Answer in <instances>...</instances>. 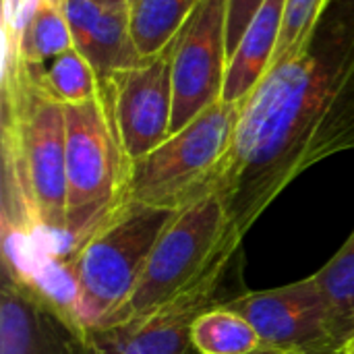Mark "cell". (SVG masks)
<instances>
[{"instance_id":"6da1fadb","label":"cell","mask_w":354,"mask_h":354,"mask_svg":"<svg viewBox=\"0 0 354 354\" xmlns=\"http://www.w3.org/2000/svg\"><path fill=\"white\" fill-rule=\"evenodd\" d=\"M346 71L307 50L270 66L245 100L212 185L239 236L303 170L354 147V108L342 97Z\"/></svg>"},{"instance_id":"7a4b0ae2","label":"cell","mask_w":354,"mask_h":354,"mask_svg":"<svg viewBox=\"0 0 354 354\" xmlns=\"http://www.w3.org/2000/svg\"><path fill=\"white\" fill-rule=\"evenodd\" d=\"M2 228L15 255L54 247L66 263V114L39 91L12 50L2 48ZM66 278V276H64ZM68 284V282H66Z\"/></svg>"},{"instance_id":"3957f363","label":"cell","mask_w":354,"mask_h":354,"mask_svg":"<svg viewBox=\"0 0 354 354\" xmlns=\"http://www.w3.org/2000/svg\"><path fill=\"white\" fill-rule=\"evenodd\" d=\"M178 212L124 201L66 261L68 313L81 328H97L135 292L149 255Z\"/></svg>"},{"instance_id":"277c9868","label":"cell","mask_w":354,"mask_h":354,"mask_svg":"<svg viewBox=\"0 0 354 354\" xmlns=\"http://www.w3.org/2000/svg\"><path fill=\"white\" fill-rule=\"evenodd\" d=\"M66 114V261L124 203L129 160L102 93L64 106ZM66 266V263H64ZM66 276V274H64Z\"/></svg>"},{"instance_id":"5b68a950","label":"cell","mask_w":354,"mask_h":354,"mask_svg":"<svg viewBox=\"0 0 354 354\" xmlns=\"http://www.w3.org/2000/svg\"><path fill=\"white\" fill-rule=\"evenodd\" d=\"M243 104L214 102L160 147L131 162L124 201L180 212L212 193Z\"/></svg>"},{"instance_id":"8992f818","label":"cell","mask_w":354,"mask_h":354,"mask_svg":"<svg viewBox=\"0 0 354 354\" xmlns=\"http://www.w3.org/2000/svg\"><path fill=\"white\" fill-rule=\"evenodd\" d=\"M226 207L216 193L180 209L158 239L129 303L102 326L124 324L158 311L195 286L228 251L239 249ZM100 328V326H97Z\"/></svg>"},{"instance_id":"52a82bcc","label":"cell","mask_w":354,"mask_h":354,"mask_svg":"<svg viewBox=\"0 0 354 354\" xmlns=\"http://www.w3.org/2000/svg\"><path fill=\"white\" fill-rule=\"evenodd\" d=\"M226 17L228 0H199L168 44L174 95L170 133L222 100L228 68Z\"/></svg>"},{"instance_id":"ba28073f","label":"cell","mask_w":354,"mask_h":354,"mask_svg":"<svg viewBox=\"0 0 354 354\" xmlns=\"http://www.w3.org/2000/svg\"><path fill=\"white\" fill-rule=\"evenodd\" d=\"M100 93L129 164L147 156L172 135L170 48L118 71L100 83Z\"/></svg>"},{"instance_id":"9c48e42d","label":"cell","mask_w":354,"mask_h":354,"mask_svg":"<svg viewBox=\"0 0 354 354\" xmlns=\"http://www.w3.org/2000/svg\"><path fill=\"white\" fill-rule=\"evenodd\" d=\"M239 249L228 251L195 286L158 311L114 326L81 330L85 354H189L195 319L216 307L222 280Z\"/></svg>"},{"instance_id":"30bf717a","label":"cell","mask_w":354,"mask_h":354,"mask_svg":"<svg viewBox=\"0 0 354 354\" xmlns=\"http://www.w3.org/2000/svg\"><path fill=\"white\" fill-rule=\"evenodd\" d=\"M257 332L261 346L292 354H342L336 344L324 295L315 278L274 288L249 292L228 303Z\"/></svg>"},{"instance_id":"8fae6325","label":"cell","mask_w":354,"mask_h":354,"mask_svg":"<svg viewBox=\"0 0 354 354\" xmlns=\"http://www.w3.org/2000/svg\"><path fill=\"white\" fill-rule=\"evenodd\" d=\"M0 354H85L81 328L44 290L8 280L0 299Z\"/></svg>"},{"instance_id":"7c38bea8","label":"cell","mask_w":354,"mask_h":354,"mask_svg":"<svg viewBox=\"0 0 354 354\" xmlns=\"http://www.w3.org/2000/svg\"><path fill=\"white\" fill-rule=\"evenodd\" d=\"M75 48L89 60L97 81L141 60L129 21V0H60Z\"/></svg>"},{"instance_id":"4fadbf2b","label":"cell","mask_w":354,"mask_h":354,"mask_svg":"<svg viewBox=\"0 0 354 354\" xmlns=\"http://www.w3.org/2000/svg\"><path fill=\"white\" fill-rule=\"evenodd\" d=\"M286 0H266L228 58L222 100L245 104L272 66L278 50Z\"/></svg>"},{"instance_id":"5bb4252c","label":"cell","mask_w":354,"mask_h":354,"mask_svg":"<svg viewBox=\"0 0 354 354\" xmlns=\"http://www.w3.org/2000/svg\"><path fill=\"white\" fill-rule=\"evenodd\" d=\"M2 46L12 50L25 64H44L68 48H75L62 2L39 0L37 8L17 33L2 31Z\"/></svg>"},{"instance_id":"9a60e30c","label":"cell","mask_w":354,"mask_h":354,"mask_svg":"<svg viewBox=\"0 0 354 354\" xmlns=\"http://www.w3.org/2000/svg\"><path fill=\"white\" fill-rule=\"evenodd\" d=\"M25 68L33 85L62 106L83 104L100 93L97 75L77 48H68L44 64H25Z\"/></svg>"},{"instance_id":"2e32d148","label":"cell","mask_w":354,"mask_h":354,"mask_svg":"<svg viewBox=\"0 0 354 354\" xmlns=\"http://www.w3.org/2000/svg\"><path fill=\"white\" fill-rule=\"evenodd\" d=\"M313 278L326 301L332 336L344 351L354 338V232Z\"/></svg>"},{"instance_id":"e0dca14e","label":"cell","mask_w":354,"mask_h":354,"mask_svg":"<svg viewBox=\"0 0 354 354\" xmlns=\"http://www.w3.org/2000/svg\"><path fill=\"white\" fill-rule=\"evenodd\" d=\"M199 0H129V21L141 58L168 48Z\"/></svg>"},{"instance_id":"ac0fdd59","label":"cell","mask_w":354,"mask_h":354,"mask_svg":"<svg viewBox=\"0 0 354 354\" xmlns=\"http://www.w3.org/2000/svg\"><path fill=\"white\" fill-rule=\"evenodd\" d=\"M197 354H249L261 346L255 328L228 305L203 311L191 330Z\"/></svg>"},{"instance_id":"d6986e66","label":"cell","mask_w":354,"mask_h":354,"mask_svg":"<svg viewBox=\"0 0 354 354\" xmlns=\"http://www.w3.org/2000/svg\"><path fill=\"white\" fill-rule=\"evenodd\" d=\"M330 0H286L278 50L272 66L311 50L317 25Z\"/></svg>"},{"instance_id":"ffe728a7","label":"cell","mask_w":354,"mask_h":354,"mask_svg":"<svg viewBox=\"0 0 354 354\" xmlns=\"http://www.w3.org/2000/svg\"><path fill=\"white\" fill-rule=\"evenodd\" d=\"M263 4H266V0H228V17H226L228 58Z\"/></svg>"},{"instance_id":"44dd1931","label":"cell","mask_w":354,"mask_h":354,"mask_svg":"<svg viewBox=\"0 0 354 354\" xmlns=\"http://www.w3.org/2000/svg\"><path fill=\"white\" fill-rule=\"evenodd\" d=\"M249 354H292V353H284V351H276V348H268V346H259L257 351Z\"/></svg>"},{"instance_id":"7402d4cb","label":"cell","mask_w":354,"mask_h":354,"mask_svg":"<svg viewBox=\"0 0 354 354\" xmlns=\"http://www.w3.org/2000/svg\"><path fill=\"white\" fill-rule=\"evenodd\" d=\"M344 354H354V338L346 344V348H344Z\"/></svg>"},{"instance_id":"603a6c76","label":"cell","mask_w":354,"mask_h":354,"mask_svg":"<svg viewBox=\"0 0 354 354\" xmlns=\"http://www.w3.org/2000/svg\"><path fill=\"white\" fill-rule=\"evenodd\" d=\"M110 2H127V0H110Z\"/></svg>"},{"instance_id":"cb8c5ba5","label":"cell","mask_w":354,"mask_h":354,"mask_svg":"<svg viewBox=\"0 0 354 354\" xmlns=\"http://www.w3.org/2000/svg\"><path fill=\"white\" fill-rule=\"evenodd\" d=\"M342 354H344V353H342Z\"/></svg>"}]
</instances>
